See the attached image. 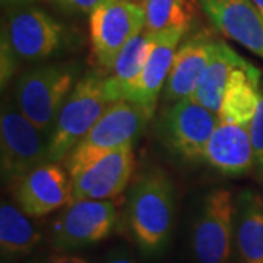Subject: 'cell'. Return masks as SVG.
<instances>
[{
  "mask_svg": "<svg viewBox=\"0 0 263 263\" xmlns=\"http://www.w3.org/2000/svg\"><path fill=\"white\" fill-rule=\"evenodd\" d=\"M127 224L135 243L145 254H160L173 233L176 218V190L161 167L146 168L127 195Z\"/></svg>",
  "mask_w": 263,
  "mask_h": 263,
  "instance_id": "6da1fadb",
  "label": "cell"
},
{
  "mask_svg": "<svg viewBox=\"0 0 263 263\" xmlns=\"http://www.w3.org/2000/svg\"><path fill=\"white\" fill-rule=\"evenodd\" d=\"M2 41L21 62H44L75 48L81 38L50 12L25 3L9 8L2 25Z\"/></svg>",
  "mask_w": 263,
  "mask_h": 263,
  "instance_id": "7a4b0ae2",
  "label": "cell"
},
{
  "mask_svg": "<svg viewBox=\"0 0 263 263\" xmlns=\"http://www.w3.org/2000/svg\"><path fill=\"white\" fill-rule=\"evenodd\" d=\"M81 75L82 67L78 62H48L34 66L18 78L13 101L40 130L50 135Z\"/></svg>",
  "mask_w": 263,
  "mask_h": 263,
  "instance_id": "3957f363",
  "label": "cell"
},
{
  "mask_svg": "<svg viewBox=\"0 0 263 263\" xmlns=\"http://www.w3.org/2000/svg\"><path fill=\"white\" fill-rule=\"evenodd\" d=\"M104 78L98 70L86 72L67 97L48 135L50 162L65 160L72 148L84 139L111 105L105 97Z\"/></svg>",
  "mask_w": 263,
  "mask_h": 263,
  "instance_id": "277c9868",
  "label": "cell"
},
{
  "mask_svg": "<svg viewBox=\"0 0 263 263\" xmlns=\"http://www.w3.org/2000/svg\"><path fill=\"white\" fill-rule=\"evenodd\" d=\"M151 119L149 111L127 100L111 104L84 139L66 155L63 161L69 176L113 151L133 145Z\"/></svg>",
  "mask_w": 263,
  "mask_h": 263,
  "instance_id": "5b68a950",
  "label": "cell"
},
{
  "mask_svg": "<svg viewBox=\"0 0 263 263\" xmlns=\"http://www.w3.org/2000/svg\"><path fill=\"white\" fill-rule=\"evenodd\" d=\"M48 161V135L6 98L0 113V170L5 184L13 186Z\"/></svg>",
  "mask_w": 263,
  "mask_h": 263,
  "instance_id": "8992f818",
  "label": "cell"
},
{
  "mask_svg": "<svg viewBox=\"0 0 263 263\" xmlns=\"http://www.w3.org/2000/svg\"><path fill=\"white\" fill-rule=\"evenodd\" d=\"M218 114L193 98L168 104L157 122V138L168 152L183 162L203 161L205 149L216 124Z\"/></svg>",
  "mask_w": 263,
  "mask_h": 263,
  "instance_id": "52a82bcc",
  "label": "cell"
},
{
  "mask_svg": "<svg viewBox=\"0 0 263 263\" xmlns=\"http://www.w3.org/2000/svg\"><path fill=\"white\" fill-rule=\"evenodd\" d=\"M89 41L98 72H110L122 48L145 31L143 5L130 0H104L88 16Z\"/></svg>",
  "mask_w": 263,
  "mask_h": 263,
  "instance_id": "ba28073f",
  "label": "cell"
},
{
  "mask_svg": "<svg viewBox=\"0 0 263 263\" xmlns=\"http://www.w3.org/2000/svg\"><path fill=\"white\" fill-rule=\"evenodd\" d=\"M235 230V202L228 189L208 192L192 227L190 245L197 263H227Z\"/></svg>",
  "mask_w": 263,
  "mask_h": 263,
  "instance_id": "9c48e42d",
  "label": "cell"
},
{
  "mask_svg": "<svg viewBox=\"0 0 263 263\" xmlns=\"http://www.w3.org/2000/svg\"><path fill=\"white\" fill-rule=\"evenodd\" d=\"M119 221L111 200H73L63 208L50 227V241L60 252L103 241Z\"/></svg>",
  "mask_w": 263,
  "mask_h": 263,
  "instance_id": "30bf717a",
  "label": "cell"
},
{
  "mask_svg": "<svg viewBox=\"0 0 263 263\" xmlns=\"http://www.w3.org/2000/svg\"><path fill=\"white\" fill-rule=\"evenodd\" d=\"M18 208L31 218L46 216L72 202V181L60 162H44L13 186Z\"/></svg>",
  "mask_w": 263,
  "mask_h": 263,
  "instance_id": "8fae6325",
  "label": "cell"
},
{
  "mask_svg": "<svg viewBox=\"0 0 263 263\" xmlns=\"http://www.w3.org/2000/svg\"><path fill=\"white\" fill-rule=\"evenodd\" d=\"M187 31L189 27H176L154 34V44L146 65L143 66L141 75L124 88L122 100L136 104L154 116L176 51Z\"/></svg>",
  "mask_w": 263,
  "mask_h": 263,
  "instance_id": "7c38bea8",
  "label": "cell"
},
{
  "mask_svg": "<svg viewBox=\"0 0 263 263\" xmlns=\"http://www.w3.org/2000/svg\"><path fill=\"white\" fill-rule=\"evenodd\" d=\"M218 41L208 29H200L183 38L162 89L165 105L193 98Z\"/></svg>",
  "mask_w": 263,
  "mask_h": 263,
  "instance_id": "4fadbf2b",
  "label": "cell"
},
{
  "mask_svg": "<svg viewBox=\"0 0 263 263\" xmlns=\"http://www.w3.org/2000/svg\"><path fill=\"white\" fill-rule=\"evenodd\" d=\"M133 145L113 151L70 176L73 200H110L124 192L133 173Z\"/></svg>",
  "mask_w": 263,
  "mask_h": 263,
  "instance_id": "5bb4252c",
  "label": "cell"
},
{
  "mask_svg": "<svg viewBox=\"0 0 263 263\" xmlns=\"http://www.w3.org/2000/svg\"><path fill=\"white\" fill-rule=\"evenodd\" d=\"M212 27L263 60V15L253 0H196Z\"/></svg>",
  "mask_w": 263,
  "mask_h": 263,
  "instance_id": "9a60e30c",
  "label": "cell"
},
{
  "mask_svg": "<svg viewBox=\"0 0 263 263\" xmlns=\"http://www.w3.org/2000/svg\"><path fill=\"white\" fill-rule=\"evenodd\" d=\"M203 161L226 177H243L254 168L250 130L219 120L208 142Z\"/></svg>",
  "mask_w": 263,
  "mask_h": 263,
  "instance_id": "2e32d148",
  "label": "cell"
},
{
  "mask_svg": "<svg viewBox=\"0 0 263 263\" xmlns=\"http://www.w3.org/2000/svg\"><path fill=\"white\" fill-rule=\"evenodd\" d=\"M262 81V70L252 63L235 69L227 84L218 119L250 130L259 104Z\"/></svg>",
  "mask_w": 263,
  "mask_h": 263,
  "instance_id": "e0dca14e",
  "label": "cell"
},
{
  "mask_svg": "<svg viewBox=\"0 0 263 263\" xmlns=\"http://www.w3.org/2000/svg\"><path fill=\"white\" fill-rule=\"evenodd\" d=\"M234 240L241 263H263V197L253 190L237 196Z\"/></svg>",
  "mask_w": 263,
  "mask_h": 263,
  "instance_id": "ac0fdd59",
  "label": "cell"
},
{
  "mask_svg": "<svg viewBox=\"0 0 263 263\" xmlns=\"http://www.w3.org/2000/svg\"><path fill=\"white\" fill-rule=\"evenodd\" d=\"M249 63H250L249 60L240 56L227 43L218 41L214 56L200 79V84L193 95V100L200 105L206 107L212 113L218 114L231 73L235 69L247 66Z\"/></svg>",
  "mask_w": 263,
  "mask_h": 263,
  "instance_id": "d6986e66",
  "label": "cell"
},
{
  "mask_svg": "<svg viewBox=\"0 0 263 263\" xmlns=\"http://www.w3.org/2000/svg\"><path fill=\"white\" fill-rule=\"evenodd\" d=\"M154 44V34L142 31L122 48L108 76L104 78V91L110 103L120 101L123 91L141 75Z\"/></svg>",
  "mask_w": 263,
  "mask_h": 263,
  "instance_id": "ffe728a7",
  "label": "cell"
},
{
  "mask_svg": "<svg viewBox=\"0 0 263 263\" xmlns=\"http://www.w3.org/2000/svg\"><path fill=\"white\" fill-rule=\"evenodd\" d=\"M25 212L9 202L0 206V250L6 259H19L32 253L43 240L34 222Z\"/></svg>",
  "mask_w": 263,
  "mask_h": 263,
  "instance_id": "44dd1931",
  "label": "cell"
},
{
  "mask_svg": "<svg viewBox=\"0 0 263 263\" xmlns=\"http://www.w3.org/2000/svg\"><path fill=\"white\" fill-rule=\"evenodd\" d=\"M145 31L157 34L176 27H190L189 0H143Z\"/></svg>",
  "mask_w": 263,
  "mask_h": 263,
  "instance_id": "7402d4cb",
  "label": "cell"
},
{
  "mask_svg": "<svg viewBox=\"0 0 263 263\" xmlns=\"http://www.w3.org/2000/svg\"><path fill=\"white\" fill-rule=\"evenodd\" d=\"M250 138H252V145H253V170L260 184L263 186V81L260 85L259 104L256 108L252 126H250Z\"/></svg>",
  "mask_w": 263,
  "mask_h": 263,
  "instance_id": "603a6c76",
  "label": "cell"
},
{
  "mask_svg": "<svg viewBox=\"0 0 263 263\" xmlns=\"http://www.w3.org/2000/svg\"><path fill=\"white\" fill-rule=\"evenodd\" d=\"M62 13L69 16H89L104 0H47Z\"/></svg>",
  "mask_w": 263,
  "mask_h": 263,
  "instance_id": "cb8c5ba5",
  "label": "cell"
},
{
  "mask_svg": "<svg viewBox=\"0 0 263 263\" xmlns=\"http://www.w3.org/2000/svg\"><path fill=\"white\" fill-rule=\"evenodd\" d=\"M21 62L10 47L2 41V50H0V81H2V89L9 84V81L15 76L18 70V63Z\"/></svg>",
  "mask_w": 263,
  "mask_h": 263,
  "instance_id": "d4e9b609",
  "label": "cell"
},
{
  "mask_svg": "<svg viewBox=\"0 0 263 263\" xmlns=\"http://www.w3.org/2000/svg\"><path fill=\"white\" fill-rule=\"evenodd\" d=\"M35 263H89V260H86L82 256L70 253H54L48 254L46 257L40 259Z\"/></svg>",
  "mask_w": 263,
  "mask_h": 263,
  "instance_id": "484cf974",
  "label": "cell"
},
{
  "mask_svg": "<svg viewBox=\"0 0 263 263\" xmlns=\"http://www.w3.org/2000/svg\"><path fill=\"white\" fill-rule=\"evenodd\" d=\"M107 263H136L135 260H132L130 257L124 256V254H117V256H113L110 260Z\"/></svg>",
  "mask_w": 263,
  "mask_h": 263,
  "instance_id": "4316f807",
  "label": "cell"
},
{
  "mask_svg": "<svg viewBox=\"0 0 263 263\" xmlns=\"http://www.w3.org/2000/svg\"><path fill=\"white\" fill-rule=\"evenodd\" d=\"M34 0H2L5 6H16V5H25V3H32Z\"/></svg>",
  "mask_w": 263,
  "mask_h": 263,
  "instance_id": "83f0119b",
  "label": "cell"
},
{
  "mask_svg": "<svg viewBox=\"0 0 263 263\" xmlns=\"http://www.w3.org/2000/svg\"><path fill=\"white\" fill-rule=\"evenodd\" d=\"M253 3L257 6V9L260 10V13L263 15V0H253Z\"/></svg>",
  "mask_w": 263,
  "mask_h": 263,
  "instance_id": "f1b7e54d",
  "label": "cell"
},
{
  "mask_svg": "<svg viewBox=\"0 0 263 263\" xmlns=\"http://www.w3.org/2000/svg\"><path fill=\"white\" fill-rule=\"evenodd\" d=\"M130 2H138L139 3V2H143V0H130Z\"/></svg>",
  "mask_w": 263,
  "mask_h": 263,
  "instance_id": "f546056e",
  "label": "cell"
}]
</instances>
